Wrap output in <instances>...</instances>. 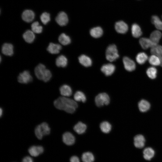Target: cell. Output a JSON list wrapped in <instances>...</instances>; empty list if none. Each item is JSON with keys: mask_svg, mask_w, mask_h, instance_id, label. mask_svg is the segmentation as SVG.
I'll return each instance as SVG.
<instances>
[{"mask_svg": "<svg viewBox=\"0 0 162 162\" xmlns=\"http://www.w3.org/2000/svg\"><path fill=\"white\" fill-rule=\"evenodd\" d=\"M150 52L152 54L158 56L162 52V46L157 45L151 47Z\"/></svg>", "mask_w": 162, "mask_h": 162, "instance_id": "37", "label": "cell"}, {"mask_svg": "<svg viewBox=\"0 0 162 162\" xmlns=\"http://www.w3.org/2000/svg\"><path fill=\"white\" fill-rule=\"evenodd\" d=\"M58 40L62 44L66 45L69 44L71 42L70 37L64 33H62L59 36Z\"/></svg>", "mask_w": 162, "mask_h": 162, "instance_id": "29", "label": "cell"}, {"mask_svg": "<svg viewBox=\"0 0 162 162\" xmlns=\"http://www.w3.org/2000/svg\"><path fill=\"white\" fill-rule=\"evenodd\" d=\"M95 102L98 107L104 105H108L110 102V98L108 95L105 93H102L98 94L95 97Z\"/></svg>", "mask_w": 162, "mask_h": 162, "instance_id": "5", "label": "cell"}, {"mask_svg": "<svg viewBox=\"0 0 162 162\" xmlns=\"http://www.w3.org/2000/svg\"><path fill=\"white\" fill-rule=\"evenodd\" d=\"M34 14L32 10H26L22 14V18L25 21L29 22L33 20L34 17Z\"/></svg>", "mask_w": 162, "mask_h": 162, "instance_id": "16", "label": "cell"}, {"mask_svg": "<svg viewBox=\"0 0 162 162\" xmlns=\"http://www.w3.org/2000/svg\"><path fill=\"white\" fill-rule=\"evenodd\" d=\"M32 31L34 33L40 34L42 32L43 30L42 27L39 25L38 21H36L31 25Z\"/></svg>", "mask_w": 162, "mask_h": 162, "instance_id": "36", "label": "cell"}, {"mask_svg": "<svg viewBox=\"0 0 162 162\" xmlns=\"http://www.w3.org/2000/svg\"><path fill=\"white\" fill-rule=\"evenodd\" d=\"M53 103L54 106L57 109L70 113L74 112L78 106L75 101L64 96L59 97Z\"/></svg>", "mask_w": 162, "mask_h": 162, "instance_id": "1", "label": "cell"}, {"mask_svg": "<svg viewBox=\"0 0 162 162\" xmlns=\"http://www.w3.org/2000/svg\"><path fill=\"white\" fill-rule=\"evenodd\" d=\"M134 145L137 148H143L145 145V139L144 136L142 134H138L134 137Z\"/></svg>", "mask_w": 162, "mask_h": 162, "instance_id": "10", "label": "cell"}, {"mask_svg": "<svg viewBox=\"0 0 162 162\" xmlns=\"http://www.w3.org/2000/svg\"><path fill=\"white\" fill-rule=\"evenodd\" d=\"M75 100L77 101H82L85 102L86 100V97L85 94L82 92L77 91L74 95Z\"/></svg>", "mask_w": 162, "mask_h": 162, "instance_id": "32", "label": "cell"}, {"mask_svg": "<svg viewBox=\"0 0 162 162\" xmlns=\"http://www.w3.org/2000/svg\"><path fill=\"white\" fill-rule=\"evenodd\" d=\"M162 37V34L159 31L155 30L153 31L150 35V39L155 44L158 45Z\"/></svg>", "mask_w": 162, "mask_h": 162, "instance_id": "25", "label": "cell"}, {"mask_svg": "<svg viewBox=\"0 0 162 162\" xmlns=\"http://www.w3.org/2000/svg\"><path fill=\"white\" fill-rule=\"evenodd\" d=\"M115 70V66L111 63L104 64L101 68V71L106 76H109L112 74Z\"/></svg>", "mask_w": 162, "mask_h": 162, "instance_id": "11", "label": "cell"}, {"mask_svg": "<svg viewBox=\"0 0 162 162\" xmlns=\"http://www.w3.org/2000/svg\"><path fill=\"white\" fill-rule=\"evenodd\" d=\"M131 30L132 36L135 38H138L142 34L141 28L137 24L134 23L132 25Z\"/></svg>", "mask_w": 162, "mask_h": 162, "instance_id": "24", "label": "cell"}, {"mask_svg": "<svg viewBox=\"0 0 162 162\" xmlns=\"http://www.w3.org/2000/svg\"><path fill=\"white\" fill-rule=\"evenodd\" d=\"M2 114H3V110L1 108L0 110V115L1 117V116L2 115Z\"/></svg>", "mask_w": 162, "mask_h": 162, "instance_id": "42", "label": "cell"}, {"mask_svg": "<svg viewBox=\"0 0 162 162\" xmlns=\"http://www.w3.org/2000/svg\"><path fill=\"white\" fill-rule=\"evenodd\" d=\"M111 124L106 121L102 122L100 125V128L101 130L105 133H108L110 132L111 130Z\"/></svg>", "mask_w": 162, "mask_h": 162, "instance_id": "31", "label": "cell"}, {"mask_svg": "<svg viewBox=\"0 0 162 162\" xmlns=\"http://www.w3.org/2000/svg\"><path fill=\"white\" fill-rule=\"evenodd\" d=\"M86 129V125L81 122H78L74 128V130L79 134L84 133Z\"/></svg>", "mask_w": 162, "mask_h": 162, "instance_id": "27", "label": "cell"}, {"mask_svg": "<svg viewBox=\"0 0 162 162\" xmlns=\"http://www.w3.org/2000/svg\"><path fill=\"white\" fill-rule=\"evenodd\" d=\"M40 19L44 24H46L50 20V14L46 12L43 13L40 16Z\"/></svg>", "mask_w": 162, "mask_h": 162, "instance_id": "38", "label": "cell"}, {"mask_svg": "<svg viewBox=\"0 0 162 162\" xmlns=\"http://www.w3.org/2000/svg\"><path fill=\"white\" fill-rule=\"evenodd\" d=\"M103 30L100 27L98 26L92 28L90 31L91 35L94 38H98L102 36Z\"/></svg>", "mask_w": 162, "mask_h": 162, "instance_id": "23", "label": "cell"}, {"mask_svg": "<svg viewBox=\"0 0 162 162\" xmlns=\"http://www.w3.org/2000/svg\"><path fill=\"white\" fill-rule=\"evenodd\" d=\"M2 53L5 55L11 56L14 53V47L11 44L5 43L2 46Z\"/></svg>", "mask_w": 162, "mask_h": 162, "instance_id": "15", "label": "cell"}, {"mask_svg": "<svg viewBox=\"0 0 162 162\" xmlns=\"http://www.w3.org/2000/svg\"><path fill=\"white\" fill-rule=\"evenodd\" d=\"M136 60L137 62L140 64H144L148 59L147 55L144 52L138 53L136 56Z\"/></svg>", "mask_w": 162, "mask_h": 162, "instance_id": "28", "label": "cell"}, {"mask_svg": "<svg viewBox=\"0 0 162 162\" xmlns=\"http://www.w3.org/2000/svg\"><path fill=\"white\" fill-rule=\"evenodd\" d=\"M149 63L152 65L158 66L160 64V61L159 57L156 55H153L148 58Z\"/></svg>", "mask_w": 162, "mask_h": 162, "instance_id": "34", "label": "cell"}, {"mask_svg": "<svg viewBox=\"0 0 162 162\" xmlns=\"http://www.w3.org/2000/svg\"><path fill=\"white\" fill-rule=\"evenodd\" d=\"M70 162H80L79 158L76 156H72L70 158Z\"/></svg>", "mask_w": 162, "mask_h": 162, "instance_id": "40", "label": "cell"}, {"mask_svg": "<svg viewBox=\"0 0 162 162\" xmlns=\"http://www.w3.org/2000/svg\"><path fill=\"white\" fill-rule=\"evenodd\" d=\"M139 42L142 47L144 50L157 45L154 44L150 39L147 38H142L140 39Z\"/></svg>", "mask_w": 162, "mask_h": 162, "instance_id": "13", "label": "cell"}, {"mask_svg": "<svg viewBox=\"0 0 162 162\" xmlns=\"http://www.w3.org/2000/svg\"><path fill=\"white\" fill-rule=\"evenodd\" d=\"M82 159L83 162H93L94 160V157L91 152L84 153L82 155Z\"/></svg>", "mask_w": 162, "mask_h": 162, "instance_id": "30", "label": "cell"}, {"mask_svg": "<svg viewBox=\"0 0 162 162\" xmlns=\"http://www.w3.org/2000/svg\"><path fill=\"white\" fill-rule=\"evenodd\" d=\"M61 49L62 46L60 44L50 43L47 47V50L51 54H56L59 52Z\"/></svg>", "mask_w": 162, "mask_h": 162, "instance_id": "18", "label": "cell"}, {"mask_svg": "<svg viewBox=\"0 0 162 162\" xmlns=\"http://www.w3.org/2000/svg\"><path fill=\"white\" fill-rule=\"evenodd\" d=\"M146 73L150 78L154 79L156 77L157 70L155 68L151 67L147 69Z\"/></svg>", "mask_w": 162, "mask_h": 162, "instance_id": "35", "label": "cell"}, {"mask_svg": "<svg viewBox=\"0 0 162 162\" xmlns=\"http://www.w3.org/2000/svg\"><path fill=\"white\" fill-rule=\"evenodd\" d=\"M79 62L83 66L85 67L90 66L92 63L91 58L85 55H82L78 58Z\"/></svg>", "mask_w": 162, "mask_h": 162, "instance_id": "19", "label": "cell"}, {"mask_svg": "<svg viewBox=\"0 0 162 162\" xmlns=\"http://www.w3.org/2000/svg\"><path fill=\"white\" fill-rule=\"evenodd\" d=\"M138 107L139 110L141 112H147L149 110L151 105L147 100L145 99H142L138 102Z\"/></svg>", "mask_w": 162, "mask_h": 162, "instance_id": "17", "label": "cell"}, {"mask_svg": "<svg viewBox=\"0 0 162 162\" xmlns=\"http://www.w3.org/2000/svg\"><path fill=\"white\" fill-rule=\"evenodd\" d=\"M106 59L110 62L115 61L119 57L118 51L115 45L111 44L108 46L106 51Z\"/></svg>", "mask_w": 162, "mask_h": 162, "instance_id": "4", "label": "cell"}, {"mask_svg": "<svg viewBox=\"0 0 162 162\" xmlns=\"http://www.w3.org/2000/svg\"><path fill=\"white\" fill-rule=\"evenodd\" d=\"M61 94L64 97L70 96L72 94V90L70 87L67 85H64L59 89Z\"/></svg>", "mask_w": 162, "mask_h": 162, "instance_id": "22", "label": "cell"}, {"mask_svg": "<svg viewBox=\"0 0 162 162\" xmlns=\"http://www.w3.org/2000/svg\"><path fill=\"white\" fill-rule=\"evenodd\" d=\"M115 29L116 31L120 34H125L128 30L127 24L122 21H118L115 24Z\"/></svg>", "mask_w": 162, "mask_h": 162, "instance_id": "9", "label": "cell"}, {"mask_svg": "<svg viewBox=\"0 0 162 162\" xmlns=\"http://www.w3.org/2000/svg\"><path fill=\"white\" fill-rule=\"evenodd\" d=\"M56 20L60 26H64L66 25L68 21L67 14L64 12H59L56 17Z\"/></svg>", "mask_w": 162, "mask_h": 162, "instance_id": "8", "label": "cell"}, {"mask_svg": "<svg viewBox=\"0 0 162 162\" xmlns=\"http://www.w3.org/2000/svg\"><path fill=\"white\" fill-rule=\"evenodd\" d=\"M50 132V128L48 124L44 122L37 126L35 130V134L37 137L41 140L43 136L49 135Z\"/></svg>", "mask_w": 162, "mask_h": 162, "instance_id": "3", "label": "cell"}, {"mask_svg": "<svg viewBox=\"0 0 162 162\" xmlns=\"http://www.w3.org/2000/svg\"><path fill=\"white\" fill-rule=\"evenodd\" d=\"M28 151L32 156L35 157L43 153L44 148L41 146H33L29 148Z\"/></svg>", "mask_w": 162, "mask_h": 162, "instance_id": "14", "label": "cell"}, {"mask_svg": "<svg viewBox=\"0 0 162 162\" xmlns=\"http://www.w3.org/2000/svg\"><path fill=\"white\" fill-rule=\"evenodd\" d=\"M22 162H33L32 158L29 156H26L22 159Z\"/></svg>", "mask_w": 162, "mask_h": 162, "instance_id": "39", "label": "cell"}, {"mask_svg": "<svg viewBox=\"0 0 162 162\" xmlns=\"http://www.w3.org/2000/svg\"><path fill=\"white\" fill-rule=\"evenodd\" d=\"M62 140L65 144L68 146L72 145L75 141L74 136L69 132H66L63 134Z\"/></svg>", "mask_w": 162, "mask_h": 162, "instance_id": "12", "label": "cell"}, {"mask_svg": "<svg viewBox=\"0 0 162 162\" xmlns=\"http://www.w3.org/2000/svg\"><path fill=\"white\" fill-rule=\"evenodd\" d=\"M124 68L126 70L129 72L134 70L136 68L134 62L129 57L125 56L123 58Z\"/></svg>", "mask_w": 162, "mask_h": 162, "instance_id": "7", "label": "cell"}, {"mask_svg": "<svg viewBox=\"0 0 162 162\" xmlns=\"http://www.w3.org/2000/svg\"><path fill=\"white\" fill-rule=\"evenodd\" d=\"M143 157L146 160H150L154 156L155 151L151 147L145 148L143 152Z\"/></svg>", "mask_w": 162, "mask_h": 162, "instance_id": "20", "label": "cell"}, {"mask_svg": "<svg viewBox=\"0 0 162 162\" xmlns=\"http://www.w3.org/2000/svg\"><path fill=\"white\" fill-rule=\"evenodd\" d=\"M23 37L26 42L31 43L34 41L35 38V35L34 33L32 31L27 30L23 34Z\"/></svg>", "mask_w": 162, "mask_h": 162, "instance_id": "21", "label": "cell"}, {"mask_svg": "<svg viewBox=\"0 0 162 162\" xmlns=\"http://www.w3.org/2000/svg\"><path fill=\"white\" fill-rule=\"evenodd\" d=\"M160 61V65L162 67V52L158 56Z\"/></svg>", "mask_w": 162, "mask_h": 162, "instance_id": "41", "label": "cell"}, {"mask_svg": "<svg viewBox=\"0 0 162 162\" xmlns=\"http://www.w3.org/2000/svg\"><path fill=\"white\" fill-rule=\"evenodd\" d=\"M152 22L155 27L158 29L162 30V21L158 16H153L152 18Z\"/></svg>", "mask_w": 162, "mask_h": 162, "instance_id": "33", "label": "cell"}, {"mask_svg": "<svg viewBox=\"0 0 162 162\" xmlns=\"http://www.w3.org/2000/svg\"><path fill=\"white\" fill-rule=\"evenodd\" d=\"M32 78L30 72L27 70H25L20 73L18 77V82L21 83L27 84L31 82Z\"/></svg>", "mask_w": 162, "mask_h": 162, "instance_id": "6", "label": "cell"}, {"mask_svg": "<svg viewBox=\"0 0 162 162\" xmlns=\"http://www.w3.org/2000/svg\"><path fill=\"white\" fill-rule=\"evenodd\" d=\"M56 65L58 67H65L67 64V59L64 56L60 55L56 59Z\"/></svg>", "mask_w": 162, "mask_h": 162, "instance_id": "26", "label": "cell"}, {"mask_svg": "<svg viewBox=\"0 0 162 162\" xmlns=\"http://www.w3.org/2000/svg\"><path fill=\"white\" fill-rule=\"evenodd\" d=\"M34 73L38 79L44 82L48 81L52 77L50 71L46 69L45 66L42 64H39L35 67Z\"/></svg>", "mask_w": 162, "mask_h": 162, "instance_id": "2", "label": "cell"}]
</instances>
